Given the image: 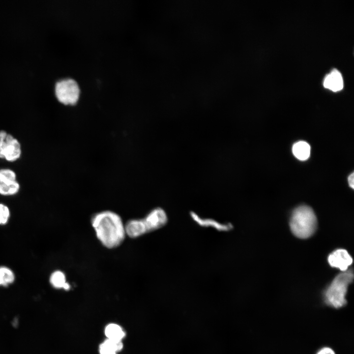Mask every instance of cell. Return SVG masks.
<instances>
[{
    "instance_id": "1",
    "label": "cell",
    "mask_w": 354,
    "mask_h": 354,
    "mask_svg": "<svg viewBox=\"0 0 354 354\" xmlns=\"http://www.w3.org/2000/svg\"><path fill=\"white\" fill-rule=\"evenodd\" d=\"M91 224L97 238L107 248L119 246L126 236L121 218L114 211L106 210L95 213Z\"/></svg>"
},
{
    "instance_id": "2",
    "label": "cell",
    "mask_w": 354,
    "mask_h": 354,
    "mask_svg": "<svg viewBox=\"0 0 354 354\" xmlns=\"http://www.w3.org/2000/svg\"><path fill=\"white\" fill-rule=\"evenodd\" d=\"M354 278L353 270L350 269L337 275L324 294L325 304L329 307L339 309L347 304L346 295L349 285Z\"/></svg>"
},
{
    "instance_id": "3",
    "label": "cell",
    "mask_w": 354,
    "mask_h": 354,
    "mask_svg": "<svg viewBox=\"0 0 354 354\" xmlns=\"http://www.w3.org/2000/svg\"><path fill=\"white\" fill-rule=\"evenodd\" d=\"M317 218L313 209L307 206L296 208L292 214L290 226L293 234L299 238H307L315 232Z\"/></svg>"
},
{
    "instance_id": "4",
    "label": "cell",
    "mask_w": 354,
    "mask_h": 354,
    "mask_svg": "<svg viewBox=\"0 0 354 354\" xmlns=\"http://www.w3.org/2000/svg\"><path fill=\"white\" fill-rule=\"evenodd\" d=\"M54 91L58 102L65 106L76 105L80 98L79 85L72 78H64L58 81L55 85Z\"/></svg>"
},
{
    "instance_id": "5",
    "label": "cell",
    "mask_w": 354,
    "mask_h": 354,
    "mask_svg": "<svg viewBox=\"0 0 354 354\" xmlns=\"http://www.w3.org/2000/svg\"><path fill=\"white\" fill-rule=\"evenodd\" d=\"M20 185L17 179V175L12 169H0V195L10 196L18 193Z\"/></svg>"
},
{
    "instance_id": "6",
    "label": "cell",
    "mask_w": 354,
    "mask_h": 354,
    "mask_svg": "<svg viewBox=\"0 0 354 354\" xmlns=\"http://www.w3.org/2000/svg\"><path fill=\"white\" fill-rule=\"evenodd\" d=\"M21 154L22 148L20 142L8 133L6 141L0 148V159L8 162H15L21 157Z\"/></svg>"
},
{
    "instance_id": "7",
    "label": "cell",
    "mask_w": 354,
    "mask_h": 354,
    "mask_svg": "<svg viewBox=\"0 0 354 354\" xmlns=\"http://www.w3.org/2000/svg\"><path fill=\"white\" fill-rule=\"evenodd\" d=\"M148 233L161 228L167 222V215L161 208L156 207L152 209L142 218Z\"/></svg>"
},
{
    "instance_id": "8",
    "label": "cell",
    "mask_w": 354,
    "mask_h": 354,
    "mask_svg": "<svg viewBox=\"0 0 354 354\" xmlns=\"http://www.w3.org/2000/svg\"><path fill=\"white\" fill-rule=\"evenodd\" d=\"M328 262L332 267L345 271L352 265L353 259L347 250L339 249L333 251L329 255Z\"/></svg>"
},
{
    "instance_id": "9",
    "label": "cell",
    "mask_w": 354,
    "mask_h": 354,
    "mask_svg": "<svg viewBox=\"0 0 354 354\" xmlns=\"http://www.w3.org/2000/svg\"><path fill=\"white\" fill-rule=\"evenodd\" d=\"M126 235L135 238L148 233L143 219H133L124 225Z\"/></svg>"
},
{
    "instance_id": "10",
    "label": "cell",
    "mask_w": 354,
    "mask_h": 354,
    "mask_svg": "<svg viewBox=\"0 0 354 354\" xmlns=\"http://www.w3.org/2000/svg\"><path fill=\"white\" fill-rule=\"evenodd\" d=\"M323 85L324 88L333 91L341 90L343 88L341 74L336 69L332 70L325 77Z\"/></svg>"
},
{
    "instance_id": "11",
    "label": "cell",
    "mask_w": 354,
    "mask_h": 354,
    "mask_svg": "<svg viewBox=\"0 0 354 354\" xmlns=\"http://www.w3.org/2000/svg\"><path fill=\"white\" fill-rule=\"evenodd\" d=\"M310 146L305 141H298L293 146L292 151L295 156L300 160L307 159L310 155Z\"/></svg>"
},
{
    "instance_id": "12",
    "label": "cell",
    "mask_w": 354,
    "mask_h": 354,
    "mask_svg": "<svg viewBox=\"0 0 354 354\" xmlns=\"http://www.w3.org/2000/svg\"><path fill=\"white\" fill-rule=\"evenodd\" d=\"M50 281L51 285L56 288H62L68 290L70 288V285L66 281L65 275L60 270L55 271L51 274Z\"/></svg>"
},
{
    "instance_id": "13",
    "label": "cell",
    "mask_w": 354,
    "mask_h": 354,
    "mask_svg": "<svg viewBox=\"0 0 354 354\" xmlns=\"http://www.w3.org/2000/svg\"><path fill=\"white\" fill-rule=\"evenodd\" d=\"M105 334L108 339L121 341L125 336L122 329L118 324H111L107 325L105 329Z\"/></svg>"
},
{
    "instance_id": "14",
    "label": "cell",
    "mask_w": 354,
    "mask_h": 354,
    "mask_svg": "<svg viewBox=\"0 0 354 354\" xmlns=\"http://www.w3.org/2000/svg\"><path fill=\"white\" fill-rule=\"evenodd\" d=\"M14 280L15 275L12 270L7 267H0V286H7Z\"/></svg>"
},
{
    "instance_id": "15",
    "label": "cell",
    "mask_w": 354,
    "mask_h": 354,
    "mask_svg": "<svg viewBox=\"0 0 354 354\" xmlns=\"http://www.w3.org/2000/svg\"><path fill=\"white\" fill-rule=\"evenodd\" d=\"M10 217V210L8 206L0 204V225L6 224Z\"/></svg>"
},
{
    "instance_id": "16",
    "label": "cell",
    "mask_w": 354,
    "mask_h": 354,
    "mask_svg": "<svg viewBox=\"0 0 354 354\" xmlns=\"http://www.w3.org/2000/svg\"><path fill=\"white\" fill-rule=\"evenodd\" d=\"M103 344L116 353L121 350L123 345L121 341L107 339Z\"/></svg>"
},
{
    "instance_id": "17",
    "label": "cell",
    "mask_w": 354,
    "mask_h": 354,
    "mask_svg": "<svg viewBox=\"0 0 354 354\" xmlns=\"http://www.w3.org/2000/svg\"><path fill=\"white\" fill-rule=\"evenodd\" d=\"M100 354H116V353L111 349L106 347L103 343L100 346Z\"/></svg>"
},
{
    "instance_id": "18",
    "label": "cell",
    "mask_w": 354,
    "mask_h": 354,
    "mask_svg": "<svg viewBox=\"0 0 354 354\" xmlns=\"http://www.w3.org/2000/svg\"><path fill=\"white\" fill-rule=\"evenodd\" d=\"M316 354H335L334 351L329 347H324L319 350Z\"/></svg>"
},
{
    "instance_id": "19",
    "label": "cell",
    "mask_w": 354,
    "mask_h": 354,
    "mask_svg": "<svg viewBox=\"0 0 354 354\" xmlns=\"http://www.w3.org/2000/svg\"><path fill=\"white\" fill-rule=\"evenodd\" d=\"M8 133L4 130H0V148L4 144L6 140Z\"/></svg>"
},
{
    "instance_id": "20",
    "label": "cell",
    "mask_w": 354,
    "mask_h": 354,
    "mask_svg": "<svg viewBox=\"0 0 354 354\" xmlns=\"http://www.w3.org/2000/svg\"><path fill=\"white\" fill-rule=\"evenodd\" d=\"M348 183L351 187L354 188V174L352 173L348 178Z\"/></svg>"
}]
</instances>
